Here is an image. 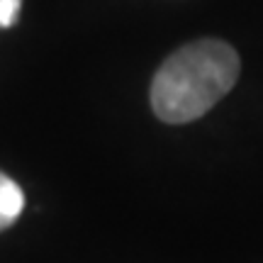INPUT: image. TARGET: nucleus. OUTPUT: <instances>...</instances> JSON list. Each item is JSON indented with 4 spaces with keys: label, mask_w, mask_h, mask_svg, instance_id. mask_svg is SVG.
<instances>
[{
    "label": "nucleus",
    "mask_w": 263,
    "mask_h": 263,
    "mask_svg": "<svg viewBox=\"0 0 263 263\" xmlns=\"http://www.w3.org/2000/svg\"><path fill=\"white\" fill-rule=\"evenodd\" d=\"M239 54L219 39H200L171 54L154 76L151 107L159 120L185 124L215 107L239 78Z\"/></svg>",
    "instance_id": "1"
},
{
    "label": "nucleus",
    "mask_w": 263,
    "mask_h": 263,
    "mask_svg": "<svg viewBox=\"0 0 263 263\" xmlns=\"http://www.w3.org/2000/svg\"><path fill=\"white\" fill-rule=\"evenodd\" d=\"M22 207H25V195L20 185L10 180L5 173H0V232L17 219Z\"/></svg>",
    "instance_id": "2"
},
{
    "label": "nucleus",
    "mask_w": 263,
    "mask_h": 263,
    "mask_svg": "<svg viewBox=\"0 0 263 263\" xmlns=\"http://www.w3.org/2000/svg\"><path fill=\"white\" fill-rule=\"evenodd\" d=\"M22 0H0V27H12L17 22Z\"/></svg>",
    "instance_id": "3"
}]
</instances>
